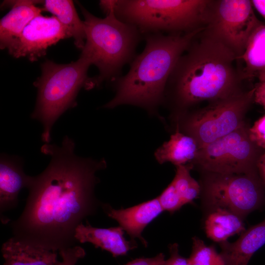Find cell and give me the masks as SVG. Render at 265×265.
I'll return each mask as SVG.
<instances>
[{"label": "cell", "mask_w": 265, "mask_h": 265, "mask_svg": "<svg viewBox=\"0 0 265 265\" xmlns=\"http://www.w3.org/2000/svg\"><path fill=\"white\" fill-rule=\"evenodd\" d=\"M75 148L67 136L61 145L41 147L51 160L40 174L29 176L25 208L10 225L13 237L56 252L77 245V227L101 207L94 192L99 182L96 173L106 163L79 157Z\"/></svg>", "instance_id": "cell-1"}, {"label": "cell", "mask_w": 265, "mask_h": 265, "mask_svg": "<svg viewBox=\"0 0 265 265\" xmlns=\"http://www.w3.org/2000/svg\"><path fill=\"white\" fill-rule=\"evenodd\" d=\"M234 52L206 29L198 33L177 60L168 78L163 105L173 115L205 101L225 98L240 90V73Z\"/></svg>", "instance_id": "cell-2"}, {"label": "cell", "mask_w": 265, "mask_h": 265, "mask_svg": "<svg viewBox=\"0 0 265 265\" xmlns=\"http://www.w3.org/2000/svg\"><path fill=\"white\" fill-rule=\"evenodd\" d=\"M204 28L186 34L144 35V49L130 63L127 74L114 81L115 94L104 107L128 105L141 107L151 114L157 113L177 60Z\"/></svg>", "instance_id": "cell-3"}, {"label": "cell", "mask_w": 265, "mask_h": 265, "mask_svg": "<svg viewBox=\"0 0 265 265\" xmlns=\"http://www.w3.org/2000/svg\"><path fill=\"white\" fill-rule=\"evenodd\" d=\"M84 18L85 45L81 53L87 56L99 71L89 78L85 89L99 86L104 81L121 77L123 67L136 56L143 35L135 26L120 20L114 12L113 0H109L104 18L97 17L80 5Z\"/></svg>", "instance_id": "cell-4"}, {"label": "cell", "mask_w": 265, "mask_h": 265, "mask_svg": "<svg viewBox=\"0 0 265 265\" xmlns=\"http://www.w3.org/2000/svg\"><path fill=\"white\" fill-rule=\"evenodd\" d=\"M211 0H113L121 21L135 26L143 35L186 34L206 26Z\"/></svg>", "instance_id": "cell-5"}, {"label": "cell", "mask_w": 265, "mask_h": 265, "mask_svg": "<svg viewBox=\"0 0 265 265\" xmlns=\"http://www.w3.org/2000/svg\"><path fill=\"white\" fill-rule=\"evenodd\" d=\"M91 60L81 53L76 61L60 64L47 60L41 65V75L34 82L37 97L31 118L42 124V140L51 141V130L55 121L68 109L76 105L81 87H85L89 78L87 71Z\"/></svg>", "instance_id": "cell-6"}, {"label": "cell", "mask_w": 265, "mask_h": 265, "mask_svg": "<svg viewBox=\"0 0 265 265\" xmlns=\"http://www.w3.org/2000/svg\"><path fill=\"white\" fill-rule=\"evenodd\" d=\"M254 88L240 90L201 109L173 116L176 128L193 137L201 148L245 123L244 118L254 101Z\"/></svg>", "instance_id": "cell-7"}, {"label": "cell", "mask_w": 265, "mask_h": 265, "mask_svg": "<svg viewBox=\"0 0 265 265\" xmlns=\"http://www.w3.org/2000/svg\"><path fill=\"white\" fill-rule=\"evenodd\" d=\"M203 173L200 195L208 212L224 209L244 219L265 203V186L258 173Z\"/></svg>", "instance_id": "cell-8"}, {"label": "cell", "mask_w": 265, "mask_h": 265, "mask_svg": "<svg viewBox=\"0 0 265 265\" xmlns=\"http://www.w3.org/2000/svg\"><path fill=\"white\" fill-rule=\"evenodd\" d=\"M244 123L230 133L199 148L190 163L202 172L219 174L258 173L261 149L249 139Z\"/></svg>", "instance_id": "cell-9"}, {"label": "cell", "mask_w": 265, "mask_h": 265, "mask_svg": "<svg viewBox=\"0 0 265 265\" xmlns=\"http://www.w3.org/2000/svg\"><path fill=\"white\" fill-rule=\"evenodd\" d=\"M249 0H213L206 29L237 56L244 52L254 30L263 23Z\"/></svg>", "instance_id": "cell-10"}, {"label": "cell", "mask_w": 265, "mask_h": 265, "mask_svg": "<svg viewBox=\"0 0 265 265\" xmlns=\"http://www.w3.org/2000/svg\"><path fill=\"white\" fill-rule=\"evenodd\" d=\"M70 37L68 32L56 17L41 14L27 24L8 50L15 57H26L34 61L45 55L49 47Z\"/></svg>", "instance_id": "cell-11"}, {"label": "cell", "mask_w": 265, "mask_h": 265, "mask_svg": "<svg viewBox=\"0 0 265 265\" xmlns=\"http://www.w3.org/2000/svg\"><path fill=\"white\" fill-rule=\"evenodd\" d=\"M101 207L107 215L116 220L131 239L138 238L147 247L148 242L142 236L146 227L164 212L158 197L126 209H115L108 204Z\"/></svg>", "instance_id": "cell-12"}, {"label": "cell", "mask_w": 265, "mask_h": 265, "mask_svg": "<svg viewBox=\"0 0 265 265\" xmlns=\"http://www.w3.org/2000/svg\"><path fill=\"white\" fill-rule=\"evenodd\" d=\"M124 230L120 226L101 228L92 226L86 221L77 228L75 238L78 242H89L96 248L110 252L114 257L126 255L130 250L137 247L134 239L127 240L124 237Z\"/></svg>", "instance_id": "cell-13"}, {"label": "cell", "mask_w": 265, "mask_h": 265, "mask_svg": "<svg viewBox=\"0 0 265 265\" xmlns=\"http://www.w3.org/2000/svg\"><path fill=\"white\" fill-rule=\"evenodd\" d=\"M29 176L17 157L2 154L0 158V212H7L18 203L20 191L27 187Z\"/></svg>", "instance_id": "cell-14"}, {"label": "cell", "mask_w": 265, "mask_h": 265, "mask_svg": "<svg viewBox=\"0 0 265 265\" xmlns=\"http://www.w3.org/2000/svg\"><path fill=\"white\" fill-rule=\"evenodd\" d=\"M6 1L11 10L0 22V46L8 49L19 37L27 24L35 17L41 15L43 8L36 6L37 0Z\"/></svg>", "instance_id": "cell-15"}, {"label": "cell", "mask_w": 265, "mask_h": 265, "mask_svg": "<svg viewBox=\"0 0 265 265\" xmlns=\"http://www.w3.org/2000/svg\"><path fill=\"white\" fill-rule=\"evenodd\" d=\"M219 244L220 254L227 265H247L254 254L265 244V219L245 230L236 241Z\"/></svg>", "instance_id": "cell-16"}, {"label": "cell", "mask_w": 265, "mask_h": 265, "mask_svg": "<svg viewBox=\"0 0 265 265\" xmlns=\"http://www.w3.org/2000/svg\"><path fill=\"white\" fill-rule=\"evenodd\" d=\"M4 265H55L57 255L45 248L34 246L12 237L3 243Z\"/></svg>", "instance_id": "cell-17"}, {"label": "cell", "mask_w": 265, "mask_h": 265, "mask_svg": "<svg viewBox=\"0 0 265 265\" xmlns=\"http://www.w3.org/2000/svg\"><path fill=\"white\" fill-rule=\"evenodd\" d=\"M198 145L196 140L177 128L169 140L164 142L155 153L158 162H170L175 166L191 163L195 159Z\"/></svg>", "instance_id": "cell-18"}, {"label": "cell", "mask_w": 265, "mask_h": 265, "mask_svg": "<svg viewBox=\"0 0 265 265\" xmlns=\"http://www.w3.org/2000/svg\"><path fill=\"white\" fill-rule=\"evenodd\" d=\"M205 230L208 238L219 243L245 230L243 219L227 210L217 208L208 212Z\"/></svg>", "instance_id": "cell-19"}, {"label": "cell", "mask_w": 265, "mask_h": 265, "mask_svg": "<svg viewBox=\"0 0 265 265\" xmlns=\"http://www.w3.org/2000/svg\"><path fill=\"white\" fill-rule=\"evenodd\" d=\"M44 10L53 14L74 39L77 47L82 49L85 45L86 33L83 21L79 18L73 1L70 0H46Z\"/></svg>", "instance_id": "cell-20"}, {"label": "cell", "mask_w": 265, "mask_h": 265, "mask_svg": "<svg viewBox=\"0 0 265 265\" xmlns=\"http://www.w3.org/2000/svg\"><path fill=\"white\" fill-rule=\"evenodd\" d=\"M242 61V79H251L265 71V25L262 23L252 32L245 49L238 60Z\"/></svg>", "instance_id": "cell-21"}, {"label": "cell", "mask_w": 265, "mask_h": 265, "mask_svg": "<svg viewBox=\"0 0 265 265\" xmlns=\"http://www.w3.org/2000/svg\"><path fill=\"white\" fill-rule=\"evenodd\" d=\"M175 177L172 181L177 192L185 205L191 203L201 193V186L190 173V163L176 166Z\"/></svg>", "instance_id": "cell-22"}, {"label": "cell", "mask_w": 265, "mask_h": 265, "mask_svg": "<svg viewBox=\"0 0 265 265\" xmlns=\"http://www.w3.org/2000/svg\"><path fill=\"white\" fill-rule=\"evenodd\" d=\"M192 246L188 258L191 265H227L224 259L213 245H207L198 238H192Z\"/></svg>", "instance_id": "cell-23"}, {"label": "cell", "mask_w": 265, "mask_h": 265, "mask_svg": "<svg viewBox=\"0 0 265 265\" xmlns=\"http://www.w3.org/2000/svg\"><path fill=\"white\" fill-rule=\"evenodd\" d=\"M158 198L163 211H167L170 213L179 210L185 205L172 183L162 192Z\"/></svg>", "instance_id": "cell-24"}, {"label": "cell", "mask_w": 265, "mask_h": 265, "mask_svg": "<svg viewBox=\"0 0 265 265\" xmlns=\"http://www.w3.org/2000/svg\"><path fill=\"white\" fill-rule=\"evenodd\" d=\"M250 140L258 147L265 149V114L248 129Z\"/></svg>", "instance_id": "cell-25"}, {"label": "cell", "mask_w": 265, "mask_h": 265, "mask_svg": "<svg viewBox=\"0 0 265 265\" xmlns=\"http://www.w3.org/2000/svg\"><path fill=\"white\" fill-rule=\"evenodd\" d=\"M59 253L62 258L61 265H75L85 255V250L79 245L61 250Z\"/></svg>", "instance_id": "cell-26"}, {"label": "cell", "mask_w": 265, "mask_h": 265, "mask_svg": "<svg viewBox=\"0 0 265 265\" xmlns=\"http://www.w3.org/2000/svg\"><path fill=\"white\" fill-rule=\"evenodd\" d=\"M170 257L165 260L163 265H191L188 258H186L179 253L178 243L170 244L168 246Z\"/></svg>", "instance_id": "cell-27"}, {"label": "cell", "mask_w": 265, "mask_h": 265, "mask_svg": "<svg viewBox=\"0 0 265 265\" xmlns=\"http://www.w3.org/2000/svg\"><path fill=\"white\" fill-rule=\"evenodd\" d=\"M259 82L254 88V101L265 109V71L258 76Z\"/></svg>", "instance_id": "cell-28"}, {"label": "cell", "mask_w": 265, "mask_h": 265, "mask_svg": "<svg viewBox=\"0 0 265 265\" xmlns=\"http://www.w3.org/2000/svg\"><path fill=\"white\" fill-rule=\"evenodd\" d=\"M165 260V255L160 253L153 257L135 259L125 265H163Z\"/></svg>", "instance_id": "cell-29"}, {"label": "cell", "mask_w": 265, "mask_h": 265, "mask_svg": "<svg viewBox=\"0 0 265 265\" xmlns=\"http://www.w3.org/2000/svg\"><path fill=\"white\" fill-rule=\"evenodd\" d=\"M257 168L259 175L265 186V152L259 158L257 162Z\"/></svg>", "instance_id": "cell-30"}, {"label": "cell", "mask_w": 265, "mask_h": 265, "mask_svg": "<svg viewBox=\"0 0 265 265\" xmlns=\"http://www.w3.org/2000/svg\"><path fill=\"white\" fill-rule=\"evenodd\" d=\"M251 1L253 6L265 20V0H252Z\"/></svg>", "instance_id": "cell-31"}, {"label": "cell", "mask_w": 265, "mask_h": 265, "mask_svg": "<svg viewBox=\"0 0 265 265\" xmlns=\"http://www.w3.org/2000/svg\"><path fill=\"white\" fill-rule=\"evenodd\" d=\"M55 265H61V262L58 261V262Z\"/></svg>", "instance_id": "cell-32"}]
</instances>
